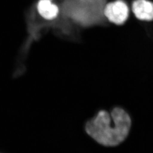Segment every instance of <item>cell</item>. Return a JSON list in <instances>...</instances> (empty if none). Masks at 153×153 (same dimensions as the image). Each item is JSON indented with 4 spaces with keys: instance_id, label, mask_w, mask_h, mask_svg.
I'll use <instances>...</instances> for the list:
<instances>
[{
    "instance_id": "obj_1",
    "label": "cell",
    "mask_w": 153,
    "mask_h": 153,
    "mask_svg": "<svg viewBox=\"0 0 153 153\" xmlns=\"http://www.w3.org/2000/svg\"><path fill=\"white\" fill-rule=\"evenodd\" d=\"M131 124V116L126 110L115 107L110 114L105 110L99 111L86 123L84 130L99 145L115 147L128 137Z\"/></svg>"
},
{
    "instance_id": "obj_2",
    "label": "cell",
    "mask_w": 153,
    "mask_h": 153,
    "mask_svg": "<svg viewBox=\"0 0 153 153\" xmlns=\"http://www.w3.org/2000/svg\"><path fill=\"white\" fill-rule=\"evenodd\" d=\"M103 13L107 21L116 26H122L128 20L131 10L124 0H114L106 4Z\"/></svg>"
},
{
    "instance_id": "obj_3",
    "label": "cell",
    "mask_w": 153,
    "mask_h": 153,
    "mask_svg": "<svg viewBox=\"0 0 153 153\" xmlns=\"http://www.w3.org/2000/svg\"><path fill=\"white\" fill-rule=\"evenodd\" d=\"M131 13L140 21H153V2L150 0H134L130 6Z\"/></svg>"
},
{
    "instance_id": "obj_4",
    "label": "cell",
    "mask_w": 153,
    "mask_h": 153,
    "mask_svg": "<svg viewBox=\"0 0 153 153\" xmlns=\"http://www.w3.org/2000/svg\"><path fill=\"white\" fill-rule=\"evenodd\" d=\"M36 9L39 14L46 20L55 19L60 12L59 6L55 4L53 0H39Z\"/></svg>"
}]
</instances>
